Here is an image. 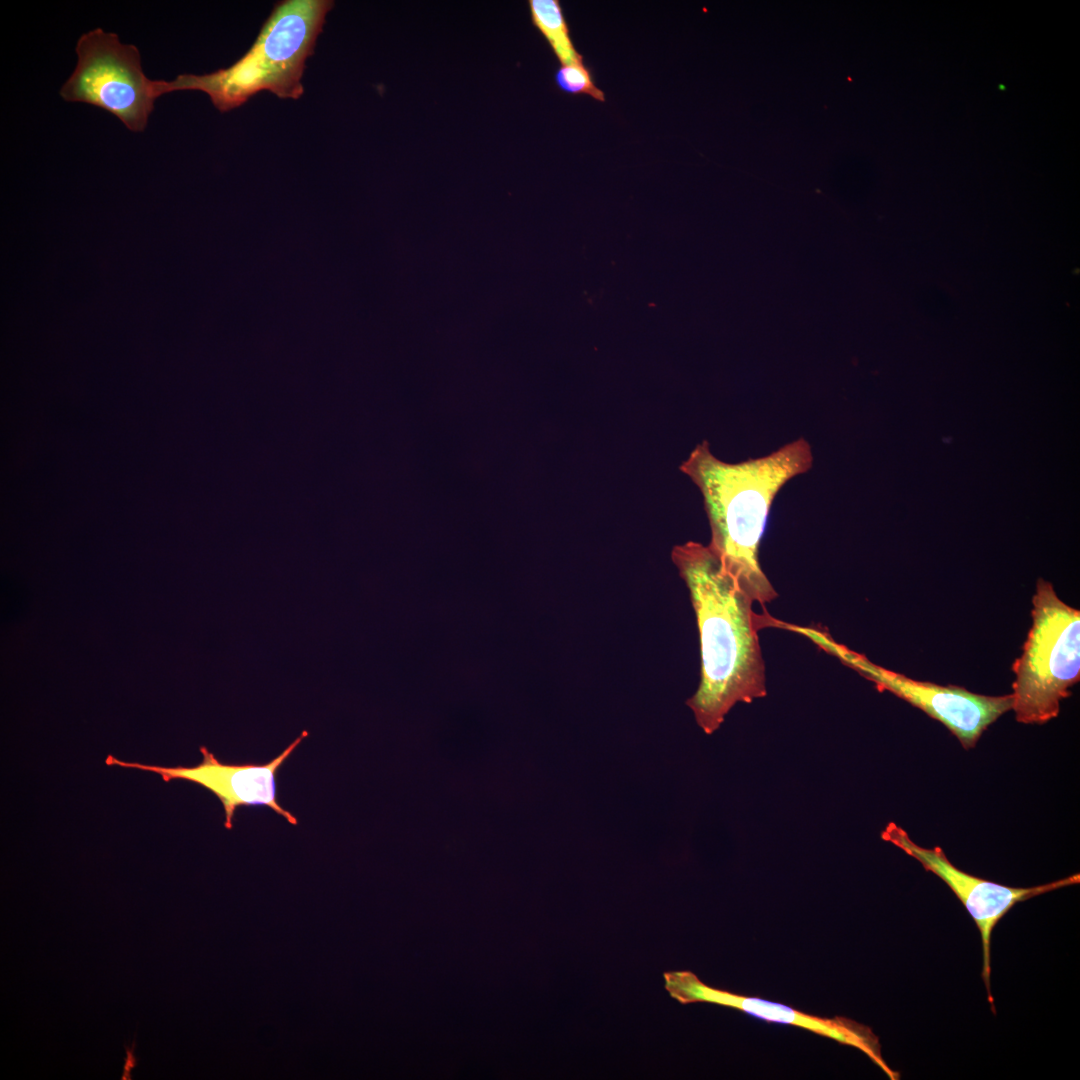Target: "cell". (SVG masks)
<instances>
[{
  "label": "cell",
  "mask_w": 1080,
  "mask_h": 1080,
  "mask_svg": "<svg viewBox=\"0 0 1080 1080\" xmlns=\"http://www.w3.org/2000/svg\"><path fill=\"white\" fill-rule=\"evenodd\" d=\"M671 558L689 590L700 638V683L686 704L712 734L737 703L767 694L754 602L708 545H676Z\"/></svg>",
  "instance_id": "1"
},
{
  "label": "cell",
  "mask_w": 1080,
  "mask_h": 1080,
  "mask_svg": "<svg viewBox=\"0 0 1080 1080\" xmlns=\"http://www.w3.org/2000/svg\"><path fill=\"white\" fill-rule=\"evenodd\" d=\"M812 464L811 446L799 438L768 455L737 463L718 459L703 441L680 466L703 497L711 529L708 546L759 605L778 596L758 557L773 501Z\"/></svg>",
  "instance_id": "2"
},
{
  "label": "cell",
  "mask_w": 1080,
  "mask_h": 1080,
  "mask_svg": "<svg viewBox=\"0 0 1080 1080\" xmlns=\"http://www.w3.org/2000/svg\"><path fill=\"white\" fill-rule=\"evenodd\" d=\"M330 0L277 3L251 48L228 68L203 75L182 74L158 80L160 95L178 90L206 93L221 112L239 107L263 90L282 99H298L307 58L313 54Z\"/></svg>",
  "instance_id": "3"
},
{
  "label": "cell",
  "mask_w": 1080,
  "mask_h": 1080,
  "mask_svg": "<svg viewBox=\"0 0 1080 1080\" xmlns=\"http://www.w3.org/2000/svg\"><path fill=\"white\" fill-rule=\"evenodd\" d=\"M1032 604V626L1012 664V710L1019 723L1044 724L1058 716L1080 679V611L1042 578Z\"/></svg>",
  "instance_id": "4"
},
{
  "label": "cell",
  "mask_w": 1080,
  "mask_h": 1080,
  "mask_svg": "<svg viewBox=\"0 0 1080 1080\" xmlns=\"http://www.w3.org/2000/svg\"><path fill=\"white\" fill-rule=\"evenodd\" d=\"M775 627L803 635L842 664L873 682L879 691H888L921 709L948 728L966 749L973 748L982 733L1002 714L1012 709L1011 694L987 696L955 685L943 686L914 680L873 663L865 655L837 642L827 632L818 628L779 620H776Z\"/></svg>",
  "instance_id": "5"
},
{
  "label": "cell",
  "mask_w": 1080,
  "mask_h": 1080,
  "mask_svg": "<svg viewBox=\"0 0 1080 1080\" xmlns=\"http://www.w3.org/2000/svg\"><path fill=\"white\" fill-rule=\"evenodd\" d=\"M76 53L77 65L60 96L106 110L130 131L142 132L160 94L158 80L143 72L138 48L96 28L78 39Z\"/></svg>",
  "instance_id": "6"
},
{
  "label": "cell",
  "mask_w": 1080,
  "mask_h": 1080,
  "mask_svg": "<svg viewBox=\"0 0 1080 1080\" xmlns=\"http://www.w3.org/2000/svg\"><path fill=\"white\" fill-rule=\"evenodd\" d=\"M881 838L916 859L926 871L942 879L970 913L981 934L982 977L993 1008L990 991V944L994 927L1015 904L1079 883V874L1028 888L1009 887L960 870L949 861L941 847L925 848L916 844L908 833L894 822L884 828Z\"/></svg>",
  "instance_id": "7"
},
{
  "label": "cell",
  "mask_w": 1080,
  "mask_h": 1080,
  "mask_svg": "<svg viewBox=\"0 0 1080 1080\" xmlns=\"http://www.w3.org/2000/svg\"><path fill=\"white\" fill-rule=\"evenodd\" d=\"M663 977L665 989L681 1004L712 1003L738 1009L768 1022L809 1030L859 1049L890 1079H899V1074L885 1063L877 1036L869 1027L852 1019L838 1016L834 1018L813 1016L781 1003L720 990L705 984L691 971H668Z\"/></svg>",
  "instance_id": "8"
},
{
  "label": "cell",
  "mask_w": 1080,
  "mask_h": 1080,
  "mask_svg": "<svg viewBox=\"0 0 1080 1080\" xmlns=\"http://www.w3.org/2000/svg\"><path fill=\"white\" fill-rule=\"evenodd\" d=\"M305 736L307 732H303L281 754L265 765L224 764L204 746L200 747L202 762L193 767H164L126 762L112 755H108L106 764L153 772L160 775L165 782L179 779L205 787L222 802L226 829L232 828L234 812L243 805L268 806L290 824L297 825L296 817L282 808L277 801L276 773Z\"/></svg>",
  "instance_id": "9"
},
{
  "label": "cell",
  "mask_w": 1080,
  "mask_h": 1080,
  "mask_svg": "<svg viewBox=\"0 0 1080 1080\" xmlns=\"http://www.w3.org/2000/svg\"><path fill=\"white\" fill-rule=\"evenodd\" d=\"M531 21L549 43L562 65L583 64L574 47L569 27L558 0H529Z\"/></svg>",
  "instance_id": "10"
},
{
  "label": "cell",
  "mask_w": 1080,
  "mask_h": 1080,
  "mask_svg": "<svg viewBox=\"0 0 1080 1080\" xmlns=\"http://www.w3.org/2000/svg\"><path fill=\"white\" fill-rule=\"evenodd\" d=\"M557 88L571 95H589L595 100L604 102V92L599 89L593 80L591 69L583 64L562 65L554 75Z\"/></svg>",
  "instance_id": "11"
},
{
  "label": "cell",
  "mask_w": 1080,
  "mask_h": 1080,
  "mask_svg": "<svg viewBox=\"0 0 1080 1080\" xmlns=\"http://www.w3.org/2000/svg\"><path fill=\"white\" fill-rule=\"evenodd\" d=\"M123 1048L125 1050V1057L121 1080H131L133 1079L132 1070L137 1067L139 1060L138 1057L135 1055L136 1034L134 1035L133 1041L130 1044H123Z\"/></svg>",
  "instance_id": "12"
}]
</instances>
